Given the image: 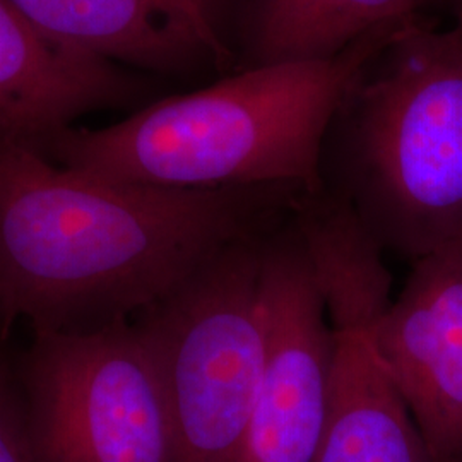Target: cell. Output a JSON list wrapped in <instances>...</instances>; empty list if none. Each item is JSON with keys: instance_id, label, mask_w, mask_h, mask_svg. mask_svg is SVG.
<instances>
[{"instance_id": "obj_1", "label": "cell", "mask_w": 462, "mask_h": 462, "mask_svg": "<svg viewBox=\"0 0 462 462\" xmlns=\"http://www.w3.org/2000/svg\"><path fill=\"white\" fill-rule=\"evenodd\" d=\"M303 192L101 180L0 139V309L34 332L131 320L221 248L271 230Z\"/></svg>"}, {"instance_id": "obj_11", "label": "cell", "mask_w": 462, "mask_h": 462, "mask_svg": "<svg viewBox=\"0 0 462 462\" xmlns=\"http://www.w3.org/2000/svg\"><path fill=\"white\" fill-rule=\"evenodd\" d=\"M430 0H247L250 66L314 62L413 21Z\"/></svg>"}, {"instance_id": "obj_6", "label": "cell", "mask_w": 462, "mask_h": 462, "mask_svg": "<svg viewBox=\"0 0 462 462\" xmlns=\"http://www.w3.org/2000/svg\"><path fill=\"white\" fill-rule=\"evenodd\" d=\"M312 261L334 330L329 416L314 462H433L374 346L391 303L383 252L349 228L322 233Z\"/></svg>"}, {"instance_id": "obj_9", "label": "cell", "mask_w": 462, "mask_h": 462, "mask_svg": "<svg viewBox=\"0 0 462 462\" xmlns=\"http://www.w3.org/2000/svg\"><path fill=\"white\" fill-rule=\"evenodd\" d=\"M51 40L112 64L179 69L230 51L223 0H11Z\"/></svg>"}, {"instance_id": "obj_14", "label": "cell", "mask_w": 462, "mask_h": 462, "mask_svg": "<svg viewBox=\"0 0 462 462\" xmlns=\"http://www.w3.org/2000/svg\"><path fill=\"white\" fill-rule=\"evenodd\" d=\"M456 7H457V16H462V0H454Z\"/></svg>"}, {"instance_id": "obj_3", "label": "cell", "mask_w": 462, "mask_h": 462, "mask_svg": "<svg viewBox=\"0 0 462 462\" xmlns=\"http://www.w3.org/2000/svg\"><path fill=\"white\" fill-rule=\"evenodd\" d=\"M322 192L382 252L414 263L462 244V16L413 19L366 62L330 124Z\"/></svg>"}, {"instance_id": "obj_10", "label": "cell", "mask_w": 462, "mask_h": 462, "mask_svg": "<svg viewBox=\"0 0 462 462\" xmlns=\"http://www.w3.org/2000/svg\"><path fill=\"white\" fill-rule=\"evenodd\" d=\"M131 93L116 64L51 40L0 0V139L32 146Z\"/></svg>"}, {"instance_id": "obj_13", "label": "cell", "mask_w": 462, "mask_h": 462, "mask_svg": "<svg viewBox=\"0 0 462 462\" xmlns=\"http://www.w3.org/2000/svg\"><path fill=\"white\" fill-rule=\"evenodd\" d=\"M7 330H5V324H4V317H2V309H0V343L7 337ZM2 346V345H0Z\"/></svg>"}, {"instance_id": "obj_12", "label": "cell", "mask_w": 462, "mask_h": 462, "mask_svg": "<svg viewBox=\"0 0 462 462\" xmlns=\"http://www.w3.org/2000/svg\"><path fill=\"white\" fill-rule=\"evenodd\" d=\"M0 462H38L16 358L0 346Z\"/></svg>"}, {"instance_id": "obj_5", "label": "cell", "mask_w": 462, "mask_h": 462, "mask_svg": "<svg viewBox=\"0 0 462 462\" xmlns=\"http://www.w3.org/2000/svg\"><path fill=\"white\" fill-rule=\"evenodd\" d=\"M38 462H179L165 387L143 332H34L16 358Z\"/></svg>"}, {"instance_id": "obj_2", "label": "cell", "mask_w": 462, "mask_h": 462, "mask_svg": "<svg viewBox=\"0 0 462 462\" xmlns=\"http://www.w3.org/2000/svg\"><path fill=\"white\" fill-rule=\"evenodd\" d=\"M401 26L328 60L248 67L114 125L67 127L32 148L55 165L106 182L317 194L332 120L356 76Z\"/></svg>"}, {"instance_id": "obj_8", "label": "cell", "mask_w": 462, "mask_h": 462, "mask_svg": "<svg viewBox=\"0 0 462 462\" xmlns=\"http://www.w3.org/2000/svg\"><path fill=\"white\" fill-rule=\"evenodd\" d=\"M374 346L433 462H462V244L413 263Z\"/></svg>"}, {"instance_id": "obj_4", "label": "cell", "mask_w": 462, "mask_h": 462, "mask_svg": "<svg viewBox=\"0 0 462 462\" xmlns=\"http://www.w3.org/2000/svg\"><path fill=\"white\" fill-rule=\"evenodd\" d=\"M271 230L221 248L131 319L158 365L179 462H240L264 374Z\"/></svg>"}, {"instance_id": "obj_7", "label": "cell", "mask_w": 462, "mask_h": 462, "mask_svg": "<svg viewBox=\"0 0 462 462\" xmlns=\"http://www.w3.org/2000/svg\"><path fill=\"white\" fill-rule=\"evenodd\" d=\"M267 349L240 462H314L328 423L334 330L295 209L265 236Z\"/></svg>"}]
</instances>
